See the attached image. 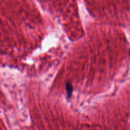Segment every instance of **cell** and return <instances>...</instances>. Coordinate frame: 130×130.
<instances>
[{"instance_id": "7a4b0ae2", "label": "cell", "mask_w": 130, "mask_h": 130, "mask_svg": "<svg viewBox=\"0 0 130 130\" xmlns=\"http://www.w3.org/2000/svg\"><path fill=\"white\" fill-rule=\"evenodd\" d=\"M129 56H130V48H129Z\"/></svg>"}, {"instance_id": "6da1fadb", "label": "cell", "mask_w": 130, "mask_h": 130, "mask_svg": "<svg viewBox=\"0 0 130 130\" xmlns=\"http://www.w3.org/2000/svg\"><path fill=\"white\" fill-rule=\"evenodd\" d=\"M66 91H67V97H68L69 99H70L72 95L73 86H72V84H71V83L67 82V83H66Z\"/></svg>"}]
</instances>
